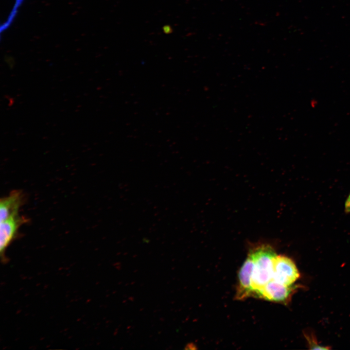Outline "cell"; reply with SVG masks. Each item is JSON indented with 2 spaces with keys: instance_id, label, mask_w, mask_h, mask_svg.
<instances>
[{
  "instance_id": "4",
  "label": "cell",
  "mask_w": 350,
  "mask_h": 350,
  "mask_svg": "<svg viewBox=\"0 0 350 350\" xmlns=\"http://www.w3.org/2000/svg\"><path fill=\"white\" fill-rule=\"evenodd\" d=\"M254 266V260L249 253L245 261L240 268L238 274V285L236 298L244 299L251 296L252 289L251 280Z\"/></svg>"
},
{
  "instance_id": "6",
  "label": "cell",
  "mask_w": 350,
  "mask_h": 350,
  "mask_svg": "<svg viewBox=\"0 0 350 350\" xmlns=\"http://www.w3.org/2000/svg\"><path fill=\"white\" fill-rule=\"evenodd\" d=\"M22 199V194L18 191L12 192L9 195L1 198L0 201V221L18 214Z\"/></svg>"
},
{
  "instance_id": "8",
  "label": "cell",
  "mask_w": 350,
  "mask_h": 350,
  "mask_svg": "<svg viewBox=\"0 0 350 350\" xmlns=\"http://www.w3.org/2000/svg\"><path fill=\"white\" fill-rule=\"evenodd\" d=\"M305 338L307 340L309 346L311 349L325 350V349H329L328 347H322V346H320L319 344H318V343L315 339V336L314 335H312L311 334L309 335V334H305Z\"/></svg>"
},
{
  "instance_id": "9",
  "label": "cell",
  "mask_w": 350,
  "mask_h": 350,
  "mask_svg": "<svg viewBox=\"0 0 350 350\" xmlns=\"http://www.w3.org/2000/svg\"><path fill=\"white\" fill-rule=\"evenodd\" d=\"M344 210L346 213L350 212V193L348 196L344 204Z\"/></svg>"
},
{
  "instance_id": "1",
  "label": "cell",
  "mask_w": 350,
  "mask_h": 350,
  "mask_svg": "<svg viewBox=\"0 0 350 350\" xmlns=\"http://www.w3.org/2000/svg\"><path fill=\"white\" fill-rule=\"evenodd\" d=\"M249 253L254 260L251 296L256 297L258 292L272 279L274 261L277 254L271 245L265 244L252 248Z\"/></svg>"
},
{
  "instance_id": "7",
  "label": "cell",
  "mask_w": 350,
  "mask_h": 350,
  "mask_svg": "<svg viewBox=\"0 0 350 350\" xmlns=\"http://www.w3.org/2000/svg\"><path fill=\"white\" fill-rule=\"evenodd\" d=\"M23 0H16L15 5L9 15L7 20L3 25L1 27V32H2V30H6L10 26L18 13L19 7L22 3Z\"/></svg>"
},
{
  "instance_id": "2",
  "label": "cell",
  "mask_w": 350,
  "mask_h": 350,
  "mask_svg": "<svg viewBox=\"0 0 350 350\" xmlns=\"http://www.w3.org/2000/svg\"><path fill=\"white\" fill-rule=\"evenodd\" d=\"M299 276L295 263L290 258L277 255L274 261L272 280L286 286H292Z\"/></svg>"
},
{
  "instance_id": "10",
  "label": "cell",
  "mask_w": 350,
  "mask_h": 350,
  "mask_svg": "<svg viewBox=\"0 0 350 350\" xmlns=\"http://www.w3.org/2000/svg\"><path fill=\"white\" fill-rule=\"evenodd\" d=\"M163 30L164 33L166 34H169L172 32V28L170 26L166 25L163 27Z\"/></svg>"
},
{
  "instance_id": "3",
  "label": "cell",
  "mask_w": 350,
  "mask_h": 350,
  "mask_svg": "<svg viewBox=\"0 0 350 350\" xmlns=\"http://www.w3.org/2000/svg\"><path fill=\"white\" fill-rule=\"evenodd\" d=\"M296 288V286H286L272 279L258 292L256 298L287 304Z\"/></svg>"
},
{
  "instance_id": "12",
  "label": "cell",
  "mask_w": 350,
  "mask_h": 350,
  "mask_svg": "<svg viewBox=\"0 0 350 350\" xmlns=\"http://www.w3.org/2000/svg\"><path fill=\"white\" fill-rule=\"evenodd\" d=\"M194 345L192 343H188L185 346V349H195Z\"/></svg>"
},
{
  "instance_id": "5",
  "label": "cell",
  "mask_w": 350,
  "mask_h": 350,
  "mask_svg": "<svg viewBox=\"0 0 350 350\" xmlns=\"http://www.w3.org/2000/svg\"><path fill=\"white\" fill-rule=\"evenodd\" d=\"M26 222L25 218L18 214L11 216L0 222V250L2 255L8 245L15 237L19 227Z\"/></svg>"
},
{
  "instance_id": "11",
  "label": "cell",
  "mask_w": 350,
  "mask_h": 350,
  "mask_svg": "<svg viewBox=\"0 0 350 350\" xmlns=\"http://www.w3.org/2000/svg\"><path fill=\"white\" fill-rule=\"evenodd\" d=\"M317 101L315 99L312 100L310 102V105L313 107H315L317 105Z\"/></svg>"
}]
</instances>
